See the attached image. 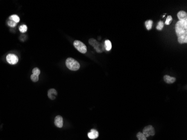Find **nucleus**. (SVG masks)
<instances>
[{"label": "nucleus", "mask_w": 187, "mask_h": 140, "mask_svg": "<svg viewBox=\"0 0 187 140\" xmlns=\"http://www.w3.org/2000/svg\"><path fill=\"white\" fill-rule=\"evenodd\" d=\"M89 43L94 47L95 49H96V51L98 52V53H101V52H103V48H100L101 47H99L100 44L96 40H95L94 39H90L89 40Z\"/></svg>", "instance_id": "6"}, {"label": "nucleus", "mask_w": 187, "mask_h": 140, "mask_svg": "<svg viewBox=\"0 0 187 140\" xmlns=\"http://www.w3.org/2000/svg\"><path fill=\"white\" fill-rule=\"evenodd\" d=\"M99 134V132L98 130L95 129H92L88 133V137L91 139H95L98 138Z\"/></svg>", "instance_id": "8"}, {"label": "nucleus", "mask_w": 187, "mask_h": 140, "mask_svg": "<svg viewBox=\"0 0 187 140\" xmlns=\"http://www.w3.org/2000/svg\"><path fill=\"white\" fill-rule=\"evenodd\" d=\"M172 20V17H171V16H170V15H169V16H168L167 17V18H166V21H165V24H166V25H169L171 23Z\"/></svg>", "instance_id": "20"}, {"label": "nucleus", "mask_w": 187, "mask_h": 140, "mask_svg": "<svg viewBox=\"0 0 187 140\" xmlns=\"http://www.w3.org/2000/svg\"><path fill=\"white\" fill-rule=\"evenodd\" d=\"M9 19L14 21V22L16 23H18L20 21V18L16 15H11V16H10V18H9Z\"/></svg>", "instance_id": "13"}, {"label": "nucleus", "mask_w": 187, "mask_h": 140, "mask_svg": "<svg viewBox=\"0 0 187 140\" xmlns=\"http://www.w3.org/2000/svg\"><path fill=\"white\" fill-rule=\"evenodd\" d=\"M179 21H187V14L184 11H180L177 14Z\"/></svg>", "instance_id": "10"}, {"label": "nucleus", "mask_w": 187, "mask_h": 140, "mask_svg": "<svg viewBox=\"0 0 187 140\" xmlns=\"http://www.w3.org/2000/svg\"><path fill=\"white\" fill-rule=\"evenodd\" d=\"M30 79H31L33 82H37L39 80V76L32 74L31 75V77H30Z\"/></svg>", "instance_id": "19"}, {"label": "nucleus", "mask_w": 187, "mask_h": 140, "mask_svg": "<svg viewBox=\"0 0 187 140\" xmlns=\"http://www.w3.org/2000/svg\"><path fill=\"white\" fill-rule=\"evenodd\" d=\"M136 136L138 140H147V137H146L142 132H139L137 133Z\"/></svg>", "instance_id": "15"}, {"label": "nucleus", "mask_w": 187, "mask_h": 140, "mask_svg": "<svg viewBox=\"0 0 187 140\" xmlns=\"http://www.w3.org/2000/svg\"><path fill=\"white\" fill-rule=\"evenodd\" d=\"M57 91L56 89H51L48 90V96L51 100H53L56 98V96H57Z\"/></svg>", "instance_id": "9"}, {"label": "nucleus", "mask_w": 187, "mask_h": 140, "mask_svg": "<svg viewBox=\"0 0 187 140\" xmlns=\"http://www.w3.org/2000/svg\"><path fill=\"white\" fill-rule=\"evenodd\" d=\"M105 47L106 51H109L112 49V43L110 40H106L105 41Z\"/></svg>", "instance_id": "14"}, {"label": "nucleus", "mask_w": 187, "mask_h": 140, "mask_svg": "<svg viewBox=\"0 0 187 140\" xmlns=\"http://www.w3.org/2000/svg\"><path fill=\"white\" fill-rule=\"evenodd\" d=\"M153 24V21L151 20H148L145 21V27L147 30L151 29Z\"/></svg>", "instance_id": "12"}, {"label": "nucleus", "mask_w": 187, "mask_h": 140, "mask_svg": "<svg viewBox=\"0 0 187 140\" xmlns=\"http://www.w3.org/2000/svg\"><path fill=\"white\" fill-rule=\"evenodd\" d=\"M54 124L58 128H62L63 125V119L61 115H57L54 119Z\"/></svg>", "instance_id": "7"}, {"label": "nucleus", "mask_w": 187, "mask_h": 140, "mask_svg": "<svg viewBox=\"0 0 187 140\" xmlns=\"http://www.w3.org/2000/svg\"><path fill=\"white\" fill-rule=\"evenodd\" d=\"M16 24H17V23H15L14 21H12V20H9V21H8V25L9 26H10V27H15L16 25Z\"/></svg>", "instance_id": "21"}, {"label": "nucleus", "mask_w": 187, "mask_h": 140, "mask_svg": "<svg viewBox=\"0 0 187 140\" xmlns=\"http://www.w3.org/2000/svg\"><path fill=\"white\" fill-rule=\"evenodd\" d=\"M28 30V27L26 25H22L19 27V30L21 33H25Z\"/></svg>", "instance_id": "17"}, {"label": "nucleus", "mask_w": 187, "mask_h": 140, "mask_svg": "<svg viewBox=\"0 0 187 140\" xmlns=\"http://www.w3.org/2000/svg\"><path fill=\"white\" fill-rule=\"evenodd\" d=\"M73 46L78 51L81 52V53H86L87 52V47L81 41L79 40H75L73 42Z\"/></svg>", "instance_id": "3"}, {"label": "nucleus", "mask_w": 187, "mask_h": 140, "mask_svg": "<svg viewBox=\"0 0 187 140\" xmlns=\"http://www.w3.org/2000/svg\"><path fill=\"white\" fill-rule=\"evenodd\" d=\"M142 133L146 137L153 136L155 134V130L152 125H148L144 127Z\"/></svg>", "instance_id": "4"}, {"label": "nucleus", "mask_w": 187, "mask_h": 140, "mask_svg": "<svg viewBox=\"0 0 187 140\" xmlns=\"http://www.w3.org/2000/svg\"><path fill=\"white\" fill-rule=\"evenodd\" d=\"M175 32L180 44L187 43V21H178L175 25Z\"/></svg>", "instance_id": "1"}, {"label": "nucleus", "mask_w": 187, "mask_h": 140, "mask_svg": "<svg viewBox=\"0 0 187 140\" xmlns=\"http://www.w3.org/2000/svg\"><path fill=\"white\" fill-rule=\"evenodd\" d=\"M66 65L68 69L72 71H77L80 67V63L72 58H68L66 60Z\"/></svg>", "instance_id": "2"}, {"label": "nucleus", "mask_w": 187, "mask_h": 140, "mask_svg": "<svg viewBox=\"0 0 187 140\" xmlns=\"http://www.w3.org/2000/svg\"><path fill=\"white\" fill-rule=\"evenodd\" d=\"M164 23H163L162 21H159L157 23V27H156V29L158 30H161L162 29V28H164Z\"/></svg>", "instance_id": "16"}, {"label": "nucleus", "mask_w": 187, "mask_h": 140, "mask_svg": "<svg viewBox=\"0 0 187 140\" xmlns=\"http://www.w3.org/2000/svg\"><path fill=\"white\" fill-rule=\"evenodd\" d=\"M6 61L10 65H16L18 62L19 58L14 54H9L6 56Z\"/></svg>", "instance_id": "5"}, {"label": "nucleus", "mask_w": 187, "mask_h": 140, "mask_svg": "<svg viewBox=\"0 0 187 140\" xmlns=\"http://www.w3.org/2000/svg\"><path fill=\"white\" fill-rule=\"evenodd\" d=\"M164 81L167 84H173L176 81V79L175 77L170 76L169 75H165L164 76Z\"/></svg>", "instance_id": "11"}, {"label": "nucleus", "mask_w": 187, "mask_h": 140, "mask_svg": "<svg viewBox=\"0 0 187 140\" xmlns=\"http://www.w3.org/2000/svg\"><path fill=\"white\" fill-rule=\"evenodd\" d=\"M32 73L33 74H34L35 75H37V76H39V75L41 74V71L38 68H34V69L32 71Z\"/></svg>", "instance_id": "18"}]
</instances>
